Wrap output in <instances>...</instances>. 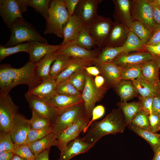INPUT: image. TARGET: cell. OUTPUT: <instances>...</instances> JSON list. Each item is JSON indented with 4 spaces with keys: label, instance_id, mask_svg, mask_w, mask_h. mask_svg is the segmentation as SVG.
<instances>
[{
    "label": "cell",
    "instance_id": "4316f807",
    "mask_svg": "<svg viewBox=\"0 0 160 160\" xmlns=\"http://www.w3.org/2000/svg\"><path fill=\"white\" fill-rule=\"evenodd\" d=\"M57 85L55 79L49 78L42 81L33 89L28 91L27 93L48 101L56 94Z\"/></svg>",
    "mask_w": 160,
    "mask_h": 160
},
{
    "label": "cell",
    "instance_id": "f1b7e54d",
    "mask_svg": "<svg viewBox=\"0 0 160 160\" xmlns=\"http://www.w3.org/2000/svg\"><path fill=\"white\" fill-rule=\"evenodd\" d=\"M58 55L55 51L49 53L36 63L37 75L42 81L49 78V73L52 64Z\"/></svg>",
    "mask_w": 160,
    "mask_h": 160
},
{
    "label": "cell",
    "instance_id": "7bdbcfd3",
    "mask_svg": "<svg viewBox=\"0 0 160 160\" xmlns=\"http://www.w3.org/2000/svg\"><path fill=\"white\" fill-rule=\"evenodd\" d=\"M149 115L141 109L136 114L133 118L132 124L140 129L151 131L150 128Z\"/></svg>",
    "mask_w": 160,
    "mask_h": 160
},
{
    "label": "cell",
    "instance_id": "03108f58",
    "mask_svg": "<svg viewBox=\"0 0 160 160\" xmlns=\"http://www.w3.org/2000/svg\"><path fill=\"white\" fill-rule=\"evenodd\" d=\"M149 1L156 5L160 9V0H149Z\"/></svg>",
    "mask_w": 160,
    "mask_h": 160
},
{
    "label": "cell",
    "instance_id": "ac0fdd59",
    "mask_svg": "<svg viewBox=\"0 0 160 160\" xmlns=\"http://www.w3.org/2000/svg\"><path fill=\"white\" fill-rule=\"evenodd\" d=\"M114 5L113 17L115 21L123 24L129 28L132 26L134 20L131 12V0H113Z\"/></svg>",
    "mask_w": 160,
    "mask_h": 160
},
{
    "label": "cell",
    "instance_id": "44dd1931",
    "mask_svg": "<svg viewBox=\"0 0 160 160\" xmlns=\"http://www.w3.org/2000/svg\"><path fill=\"white\" fill-rule=\"evenodd\" d=\"M95 60L75 57H71L68 65L66 68L54 79L58 84L67 80L73 74L85 67L95 65Z\"/></svg>",
    "mask_w": 160,
    "mask_h": 160
},
{
    "label": "cell",
    "instance_id": "ffe728a7",
    "mask_svg": "<svg viewBox=\"0 0 160 160\" xmlns=\"http://www.w3.org/2000/svg\"><path fill=\"white\" fill-rule=\"evenodd\" d=\"M95 65L99 69L100 75L111 86L115 87L121 81V73L122 67L113 62L97 64Z\"/></svg>",
    "mask_w": 160,
    "mask_h": 160
},
{
    "label": "cell",
    "instance_id": "be15d7a7",
    "mask_svg": "<svg viewBox=\"0 0 160 160\" xmlns=\"http://www.w3.org/2000/svg\"><path fill=\"white\" fill-rule=\"evenodd\" d=\"M153 151L154 155L152 160H160V146Z\"/></svg>",
    "mask_w": 160,
    "mask_h": 160
},
{
    "label": "cell",
    "instance_id": "277c9868",
    "mask_svg": "<svg viewBox=\"0 0 160 160\" xmlns=\"http://www.w3.org/2000/svg\"><path fill=\"white\" fill-rule=\"evenodd\" d=\"M13 80L16 86L25 84L28 86L30 91L41 84L42 81L36 73V63L29 60L22 67L16 68L7 63L0 65Z\"/></svg>",
    "mask_w": 160,
    "mask_h": 160
},
{
    "label": "cell",
    "instance_id": "f907efd6",
    "mask_svg": "<svg viewBox=\"0 0 160 160\" xmlns=\"http://www.w3.org/2000/svg\"><path fill=\"white\" fill-rule=\"evenodd\" d=\"M154 97H139V101L141 107V109L148 114H152V107Z\"/></svg>",
    "mask_w": 160,
    "mask_h": 160
},
{
    "label": "cell",
    "instance_id": "836d02e7",
    "mask_svg": "<svg viewBox=\"0 0 160 160\" xmlns=\"http://www.w3.org/2000/svg\"><path fill=\"white\" fill-rule=\"evenodd\" d=\"M144 44L139 37L133 33L129 31L128 36L122 46L123 53L145 51Z\"/></svg>",
    "mask_w": 160,
    "mask_h": 160
},
{
    "label": "cell",
    "instance_id": "60d3db41",
    "mask_svg": "<svg viewBox=\"0 0 160 160\" xmlns=\"http://www.w3.org/2000/svg\"><path fill=\"white\" fill-rule=\"evenodd\" d=\"M87 74L84 68L74 73L67 80L77 89L82 92L85 85Z\"/></svg>",
    "mask_w": 160,
    "mask_h": 160
},
{
    "label": "cell",
    "instance_id": "2e32d148",
    "mask_svg": "<svg viewBox=\"0 0 160 160\" xmlns=\"http://www.w3.org/2000/svg\"><path fill=\"white\" fill-rule=\"evenodd\" d=\"M31 129L29 120L19 113L15 116L10 132L16 145L25 143L27 134Z\"/></svg>",
    "mask_w": 160,
    "mask_h": 160
},
{
    "label": "cell",
    "instance_id": "e0dca14e",
    "mask_svg": "<svg viewBox=\"0 0 160 160\" xmlns=\"http://www.w3.org/2000/svg\"><path fill=\"white\" fill-rule=\"evenodd\" d=\"M155 57L146 51L122 53L113 62L122 67L143 63Z\"/></svg>",
    "mask_w": 160,
    "mask_h": 160
},
{
    "label": "cell",
    "instance_id": "7a4b0ae2",
    "mask_svg": "<svg viewBox=\"0 0 160 160\" xmlns=\"http://www.w3.org/2000/svg\"><path fill=\"white\" fill-rule=\"evenodd\" d=\"M70 17L64 0H51L44 33L53 34L63 39L64 28Z\"/></svg>",
    "mask_w": 160,
    "mask_h": 160
},
{
    "label": "cell",
    "instance_id": "11a10c76",
    "mask_svg": "<svg viewBox=\"0 0 160 160\" xmlns=\"http://www.w3.org/2000/svg\"><path fill=\"white\" fill-rule=\"evenodd\" d=\"M144 50L154 56H160V44L154 45H145Z\"/></svg>",
    "mask_w": 160,
    "mask_h": 160
},
{
    "label": "cell",
    "instance_id": "7402d4cb",
    "mask_svg": "<svg viewBox=\"0 0 160 160\" xmlns=\"http://www.w3.org/2000/svg\"><path fill=\"white\" fill-rule=\"evenodd\" d=\"M129 31V28L126 25L114 22L108 37L106 47H122Z\"/></svg>",
    "mask_w": 160,
    "mask_h": 160
},
{
    "label": "cell",
    "instance_id": "94428289",
    "mask_svg": "<svg viewBox=\"0 0 160 160\" xmlns=\"http://www.w3.org/2000/svg\"><path fill=\"white\" fill-rule=\"evenodd\" d=\"M14 155L11 151H3L0 152V160H10Z\"/></svg>",
    "mask_w": 160,
    "mask_h": 160
},
{
    "label": "cell",
    "instance_id": "680465c9",
    "mask_svg": "<svg viewBox=\"0 0 160 160\" xmlns=\"http://www.w3.org/2000/svg\"><path fill=\"white\" fill-rule=\"evenodd\" d=\"M84 69L89 75L95 77L100 75V72L99 68L96 66H90L84 68Z\"/></svg>",
    "mask_w": 160,
    "mask_h": 160
},
{
    "label": "cell",
    "instance_id": "8fae6325",
    "mask_svg": "<svg viewBox=\"0 0 160 160\" xmlns=\"http://www.w3.org/2000/svg\"><path fill=\"white\" fill-rule=\"evenodd\" d=\"M25 97L31 110L36 112L50 120L52 124L58 114L57 110L50 105L46 100L28 94Z\"/></svg>",
    "mask_w": 160,
    "mask_h": 160
},
{
    "label": "cell",
    "instance_id": "6f0895ef",
    "mask_svg": "<svg viewBox=\"0 0 160 160\" xmlns=\"http://www.w3.org/2000/svg\"><path fill=\"white\" fill-rule=\"evenodd\" d=\"M94 83L96 87L98 89L106 88L104 86L105 80L104 77L100 75L95 77L94 79Z\"/></svg>",
    "mask_w": 160,
    "mask_h": 160
},
{
    "label": "cell",
    "instance_id": "e575fe53",
    "mask_svg": "<svg viewBox=\"0 0 160 160\" xmlns=\"http://www.w3.org/2000/svg\"><path fill=\"white\" fill-rule=\"evenodd\" d=\"M71 57L63 55H58L53 63L49 73V78L55 79L67 67Z\"/></svg>",
    "mask_w": 160,
    "mask_h": 160
},
{
    "label": "cell",
    "instance_id": "ba28073f",
    "mask_svg": "<svg viewBox=\"0 0 160 160\" xmlns=\"http://www.w3.org/2000/svg\"><path fill=\"white\" fill-rule=\"evenodd\" d=\"M85 115L84 103L58 114L52 126L53 133L58 137L65 129Z\"/></svg>",
    "mask_w": 160,
    "mask_h": 160
},
{
    "label": "cell",
    "instance_id": "f546056e",
    "mask_svg": "<svg viewBox=\"0 0 160 160\" xmlns=\"http://www.w3.org/2000/svg\"><path fill=\"white\" fill-rule=\"evenodd\" d=\"M115 87L121 101L127 102L138 94L131 81L121 80Z\"/></svg>",
    "mask_w": 160,
    "mask_h": 160
},
{
    "label": "cell",
    "instance_id": "74e56055",
    "mask_svg": "<svg viewBox=\"0 0 160 160\" xmlns=\"http://www.w3.org/2000/svg\"><path fill=\"white\" fill-rule=\"evenodd\" d=\"M17 86L4 69L0 66V97L5 96Z\"/></svg>",
    "mask_w": 160,
    "mask_h": 160
},
{
    "label": "cell",
    "instance_id": "5b68a950",
    "mask_svg": "<svg viewBox=\"0 0 160 160\" xmlns=\"http://www.w3.org/2000/svg\"><path fill=\"white\" fill-rule=\"evenodd\" d=\"M28 6L26 0H0V16L10 31L17 21L24 19L22 15Z\"/></svg>",
    "mask_w": 160,
    "mask_h": 160
},
{
    "label": "cell",
    "instance_id": "c3c4849f",
    "mask_svg": "<svg viewBox=\"0 0 160 160\" xmlns=\"http://www.w3.org/2000/svg\"><path fill=\"white\" fill-rule=\"evenodd\" d=\"M13 152L14 154L27 160H34L35 158L28 145L25 143L16 145Z\"/></svg>",
    "mask_w": 160,
    "mask_h": 160
},
{
    "label": "cell",
    "instance_id": "4fadbf2b",
    "mask_svg": "<svg viewBox=\"0 0 160 160\" xmlns=\"http://www.w3.org/2000/svg\"><path fill=\"white\" fill-rule=\"evenodd\" d=\"M103 0H80L73 15L79 19L86 27L97 15L98 4Z\"/></svg>",
    "mask_w": 160,
    "mask_h": 160
},
{
    "label": "cell",
    "instance_id": "484cf974",
    "mask_svg": "<svg viewBox=\"0 0 160 160\" xmlns=\"http://www.w3.org/2000/svg\"><path fill=\"white\" fill-rule=\"evenodd\" d=\"M85 26L83 22L78 18L73 15L71 16L64 28L63 40L60 44V46L74 41Z\"/></svg>",
    "mask_w": 160,
    "mask_h": 160
},
{
    "label": "cell",
    "instance_id": "30bf717a",
    "mask_svg": "<svg viewBox=\"0 0 160 160\" xmlns=\"http://www.w3.org/2000/svg\"><path fill=\"white\" fill-rule=\"evenodd\" d=\"M19 107L9 94L0 97V132H9L14 119L19 113Z\"/></svg>",
    "mask_w": 160,
    "mask_h": 160
},
{
    "label": "cell",
    "instance_id": "8d00e7d4",
    "mask_svg": "<svg viewBox=\"0 0 160 160\" xmlns=\"http://www.w3.org/2000/svg\"><path fill=\"white\" fill-rule=\"evenodd\" d=\"M130 31L137 35L145 44L149 41L153 33L140 22L134 20L129 28Z\"/></svg>",
    "mask_w": 160,
    "mask_h": 160
},
{
    "label": "cell",
    "instance_id": "52a82bcc",
    "mask_svg": "<svg viewBox=\"0 0 160 160\" xmlns=\"http://www.w3.org/2000/svg\"><path fill=\"white\" fill-rule=\"evenodd\" d=\"M114 22L109 17L97 15L86 28L101 49L106 47Z\"/></svg>",
    "mask_w": 160,
    "mask_h": 160
},
{
    "label": "cell",
    "instance_id": "9f6ffc18",
    "mask_svg": "<svg viewBox=\"0 0 160 160\" xmlns=\"http://www.w3.org/2000/svg\"><path fill=\"white\" fill-rule=\"evenodd\" d=\"M152 114L160 117V95L154 97L152 107Z\"/></svg>",
    "mask_w": 160,
    "mask_h": 160
},
{
    "label": "cell",
    "instance_id": "816d5d0a",
    "mask_svg": "<svg viewBox=\"0 0 160 160\" xmlns=\"http://www.w3.org/2000/svg\"><path fill=\"white\" fill-rule=\"evenodd\" d=\"M150 128L153 132L156 133L160 130V117L153 114L149 115Z\"/></svg>",
    "mask_w": 160,
    "mask_h": 160
},
{
    "label": "cell",
    "instance_id": "f5cc1de1",
    "mask_svg": "<svg viewBox=\"0 0 160 160\" xmlns=\"http://www.w3.org/2000/svg\"><path fill=\"white\" fill-rule=\"evenodd\" d=\"M80 0H64L66 7L70 17L73 15Z\"/></svg>",
    "mask_w": 160,
    "mask_h": 160
},
{
    "label": "cell",
    "instance_id": "d4e9b609",
    "mask_svg": "<svg viewBox=\"0 0 160 160\" xmlns=\"http://www.w3.org/2000/svg\"><path fill=\"white\" fill-rule=\"evenodd\" d=\"M140 97H155L160 95V83H153L142 78L131 80Z\"/></svg>",
    "mask_w": 160,
    "mask_h": 160
},
{
    "label": "cell",
    "instance_id": "83f0119b",
    "mask_svg": "<svg viewBox=\"0 0 160 160\" xmlns=\"http://www.w3.org/2000/svg\"><path fill=\"white\" fill-rule=\"evenodd\" d=\"M57 136L52 133L29 145L28 146L35 157L44 151L53 146L57 147Z\"/></svg>",
    "mask_w": 160,
    "mask_h": 160
},
{
    "label": "cell",
    "instance_id": "db71d44e",
    "mask_svg": "<svg viewBox=\"0 0 160 160\" xmlns=\"http://www.w3.org/2000/svg\"><path fill=\"white\" fill-rule=\"evenodd\" d=\"M160 44V26L154 31L146 45H154Z\"/></svg>",
    "mask_w": 160,
    "mask_h": 160
},
{
    "label": "cell",
    "instance_id": "003e7915",
    "mask_svg": "<svg viewBox=\"0 0 160 160\" xmlns=\"http://www.w3.org/2000/svg\"></svg>",
    "mask_w": 160,
    "mask_h": 160
},
{
    "label": "cell",
    "instance_id": "9c48e42d",
    "mask_svg": "<svg viewBox=\"0 0 160 160\" xmlns=\"http://www.w3.org/2000/svg\"><path fill=\"white\" fill-rule=\"evenodd\" d=\"M107 89V88H97L92 76L87 73L85 85L81 92L86 116L91 118L92 112L96 103L103 98Z\"/></svg>",
    "mask_w": 160,
    "mask_h": 160
},
{
    "label": "cell",
    "instance_id": "b9f144b4",
    "mask_svg": "<svg viewBox=\"0 0 160 160\" xmlns=\"http://www.w3.org/2000/svg\"><path fill=\"white\" fill-rule=\"evenodd\" d=\"M32 114L29 120L31 129H39L52 126V123L48 118L33 110H32Z\"/></svg>",
    "mask_w": 160,
    "mask_h": 160
},
{
    "label": "cell",
    "instance_id": "3957f363",
    "mask_svg": "<svg viewBox=\"0 0 160 160\" xmlns=\"http://www.w3.org/2000/svg\"><path fill=\"white\" fill-rule=\"evenodd\" d=\"M11 32L10 38L4 46V47H12L25 42L48 43L47 39L41 35L36 28L24 19L17 21L13 25Z\"/></svg>",
    "mask_w": 160,
    "mask_h": 160
},
{
    "label": "cell",
    "instance_id": "d6986e66",
    "mask_svg": "<svg viewBox=\"0 0 160 160\" xmlns=\"http://www.w3.org/2000/svg\"><path fill=\"white\" fill-rule=\"evenodd\" d=\"M48 101L57 110L58 114L84 103L81 97L58 94H55Z\"/></svg>",
    "mask_w": 160,
    "mask_h": 160
},
{
    "label": "cell",
    "instance_id": "7c38bea8",
    "mask_svg": "<svg viewBox=\"0 0 160 160\" xmlns=\"http://www.w3.org/2000/svg\"><path fill=\"white\" fill-rule=\"evenodd\" d=\"M100 48L89 50L78 45L74 41L60 46L55 52L57 55H63L70 57L95 61L100 53Z\"/></svg>",
    "mask_w": 160,
    "mask_h": 160
},
{
    "label": "cell",
    "instance_id": "6da1fadb",
    "mask_svg": "<svg viewBox=\"0 0 160 160\" xmlns=\"http://www.w3.org/2000/svg\"><path fill=\"white\" fill-rule=\"evenodd\" d=\"M127 126L124 115L120 109H113L101 120L93 122L82 138L87 142H97L106 135L123 132Z\"/></svg>",
    "mask_w": 160,
    "mask_h": 160
},
{
    "label": "cell",
    "instance_id": "bcb514c9",
    "mask_svg": "<svg viewBox=\"0 0 160 160\" xmlns=\"http://www.w3.org/2000/svg\"><path fill=\"white\" fill-rule=\"evenodd\" d=\"M56 93L58 94L78 97H81L82 94V92L77 89L68 80L57 84Z\"/></svg>",
    "mask_w": 160,
    "mask_h": 160
},
{
    "label": "cell",
    "instance_id": "4dcf8cb0",
    "mask_svg": "<svg viewBox=\"0 0 160 160\" xmlns=\"http://www.w3.org/2000/svg\"><path fill=\"white\" fill-rule=\"evenodd\" d=\"M123 113L127 126L132 124V119L141 107L139 102H119L116 104Z\"/></svg>",
    "mask_w": 160,
    "mask_h": 160
},
{
    "label": "cell",
    "instance_id": "603a6c76",
    "mask_svg": "<svg viewBox=\"0 0 160 160\" xmlns=\"http://www.w3.org/2000/svg\"><path fill=\"white\" fill-rule=\"evenodd\" d=\"M60 45H52L39 42H30L28 53L29 60L36 63L46 55L57 50Z\"/></svg>",
    "mask_w": 160,
    "mask_h": 160
},
{
    "label": "cell",
    "instance_id": "7dc6e473",
    "mask_svg": "<svg viewBox=\"0 0 160 160\" xmlns=\"http://www.w3.org/2000/svg\"><path fill=\"white\" fill-rule=\"evenodd\" d=\"M16 145L13 143L9 132H0V152L9 151L13 152Z\"/></svg>",
    "mask_w": 160,
    "mask_h": 160
},
{
    "label": "cell",
    "instance_id": "6125c7cd",
    "mask_svg": "<svg viewBox=\"0 0 160 160\" xmlns=\"http://www.w3.org/2000/svg\"><path fill=\"white\" fill-rule=\"evenodd\" d=\"M50 149L44 151L35 157L34 160H49V153Z\"/></svg>",
    "mask_w": 160,
    "mask_h": 160
},
{
    "label": "cell",
    "instance_id": "91938a15",
    "mask_svg": "<svg viewBox=\"0 0 160 160\" xmlns=\"http://www.w3.org/2000/svg\"><path fill=\"white\" fill-rule=\"evenodd\" d=\"M149 1L153 8V17L156 23L160 26V9L156 4Z\"/></svg>",
    "mask_w": 160,
    "mask_h": 160
},
{
    "label": "cell",
    "instance_id": "ee69618b",
    "mask_svg": "<svg viewBox=\"0 0 160 160\" xmlns=\"http://www.w3.org/2000/svg\"><path fill=\"white\" fill-rule=\"evenodd\" d=\"M51 0H26L28 6L33 7L46 20L48 17L49 10Z\"/></svg>",
    "mask_w": 160,
    "mask_h": 160
},
{
    "label": "cell",
    "instance_id": "d6a6232c",
    "mask_svg": "<svg viewBox=\"0 0 160 160\" xmlns=\"http://www.w3.org/2000/svg\"><path fill=\"white\" fill-rule=\"evenodd\" d=\"M101 50L95 60V65L112 62L119 55L123 52L122 47H106Z\"/></svg>",
    "mask_w": 160,
    "mask_h": 160
},
{
    "label": "cell",
    "instance_id": "681fc988",
    "mask_svg": "<svg viewBox=\"0 0 160 160\" xmlns=\"http://www.w3.org/2000/svg\"><path fill=\"white\" fill-rule=\"evenodd\" d=\"M105 109L104 106L99 105L95 106L92 110V119L90 120L87 127L83 131L84 133L86 132L91 124L94 121L102 117L104 114Z\"/></svg>",
    "mask_w": 160,
    "mask_h": 160
},
{
    "label": "cell",
    "instance_id": "5bb4252c",
    "mask_svg": "<svg viewBox=\"0 0 160 160\" xmlns=\"http://www.w3.org/2000/svg\"><path fill=\"white\" fill-rule=\"evenodd\" d=\"M90 119L85 115L61 132L57 137V148L60 151L69 142L79 137V135L88 124Z\"/></svg>",
    "mask_w": 160,
    "mask_h": 160
},
{
    "label": "cell",
    "instance_id": "e7e4bbea",
    "mask_svg": "<svg viewBox=\"0 0 160 160\" xmlns=\"http://www.w3.org/2000/svg\"><path fill=\"white\" fill-rule=\"evenodd\" d=\"M10 160H27L25 159L22 158L17 155L14 154Z\"/></svg>",
    "mask_w": 160,
    "mask_h": 160
},
{
    "label": "cell",
    "instance_id": "1f68e13d",
    "mask_svg": "<svg viewBox=\"0 0 160 160\" xmlns=\"http://www.w3.org/2000/svg\"><path fill=\"white\" fill-rule=\"evenodd\" d=\"M128 128L145 140L154 151L160 146V134L151 131H147L138 128L132 124L128 126Z\"/></svg>",
    "mask_w": 160,
    "mask_h": 160
},
{
    "label": "cell",
    "instance_id": "f35d334b",
    "mask_svg": "<svg viewBox=\"0 0 160 160\" xmlns=\"http://www.w3.org/2000/svg\"><path fill=\"white\" fill-rule=\"evenodd\" d=\"M143 64L122 67L121 73V80L131 81L142 78L141 69Z\"/></svg>",
    "mask_w": 160,
    "mask_h": 160
},
{
    "label": "cell",
    "instance_id": "cb8c5ba5",
    "mask_svg": "<svg viewBox=\"0 0 160 160\" xmlns=\"http://www.w3.org/2000/svg\"><path fill=\"white\" fill-rule=\"evenodd\" d=\"M160 56L155 57L143 63L142 78L153 83H160L159 79Z\"/></svg>",
    "mask_w": 160,
    "mask_h": 160
},
{
    "label": "cell",
    "instance_id": "8992f818",
    "mask_svg": "<svg viewBox=\"0 0 160 160\" xmlns=\"http://www.w3.org/2000/svg\"><path fill=\"white\" fill-rule=\"evenodd\" d=\"M131 12L134 20L141 22L152 33L160 26L154 20L153 8L148 0H131Z\"/></svg>",
    "mask_w": 160,
    "mask_h": 160
},
{
    "label": "cell",
    "instance_id": "d590c367",
    "mask_svg": "<svg viewBox=\"0 0 160 160\" xmlns=\"http://www.w3.org/2000/svg\"><path fill=\"white\" fill-rule=\"evenodd\" d=\"M79 46L89 50H92L97 44L85 26L80 31L74 40Z\"/></svg>",
    "mask_w": 160,
    "mask_h": 160
},
{
    "label": "cell",
    "instance_id": "ab89813d",
    "mask_svg": "<svg viewBox=\"0 0 160 160\" xmlns=\"http://www.w3.org/2000/svg\"><path fill=\"white\" fill-rule=\"evenodd\" d=\"M30 42L17 44L14 46L7 47L0 46V60L1 61L6 57L11 55L20 52L28 53Z\"/></svg>",
    "mask_w": 160,
    "mask_h": 160
},
{
    "label": "cell",
    "instance_id": "f6af8a7d",
    "mask_svg": "<svg viewBox=\"0 0 160 160\" xmlns=\"http://www.w3.org/2000/svg\"><path fill=\"white\" fill-rule=\"evenodd\" d=\"M53 133L52 126L39 129H31L26 137L25 144L28 145Z\"/></svg>",
    "mask_w": 160,
    "mask_h": 160
},
{
    "label": "cell",
    "instance_id": "9a60e30c",
    "mask_svg": "<svg viewBox=\"0 0 160 160\" xmlns=\"http://www.w3.org/2000/svg\"><path fill=\"white\" fill-rule=\"evenodd\" d=\"M96 142H89L78 137L69 142L60 150L59 160H70L75 156L87 152Z\"/></svg>",
    "mask_w": 160,
    "mask_h": 160
}]
</instances>
